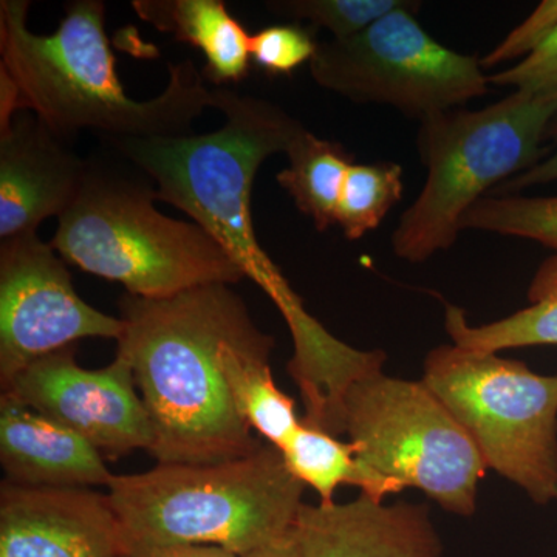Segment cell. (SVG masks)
Segmentation results:
<instances>
[{
  "mask_svg": "<svg viewBox=\"0 0 557 557\" xmlns=\"http://www.w3.org/2000/svg\"><path fill=\"white\" fill-rule=\"evenodd\" d=\"M121 357L129 362L163 465H207L249 456L263 445L234 399L225 357L258 329L244 299L226 284L164 299L120 300Z\"/></svg>",
  "mask_w": 557,
  "mask_h": 557,
  "instance_id": "obj_1",
  "label": "cell"
},
{
  "mask_svg": "<svg viewBox=\"0 0 557 557\" xmlns=\"http://www.w3.org/2000/svg\"><path fill=\"white\" fill-rule=\"evenodd\" d=\"M28 0L0 2V129L32 110L58 137L94 131L104 139L185 137L215 90L193 61L170 64V83L148 101L132 100L106 33V3L73 0L51 35L28 30Z\"/></svg>",
  "mask_w": 557,
  "mask_h": 557,
  "instance_id": "obj_2",
  "label": "cell"
},
{
  "mask_svg": "<svg viewBox=\"0 0 557 557\" xmlns=\"http://www.w3.org/2000/svg\"><path fill=\"white\" fill-rule=\"evenodd\" d=\"M225 115L219 131L203 135L106 139L157 185V199L188 214L274 304L292 333L293 357L324 354L333 335L304 307L256 237L251 194L260 164L287 152L306 129L284 109L260 98L215 89Z\"/></svg>",
  "mask_w": 557,
  "mask_h": 557,
  "instance_id": "obj_3",
  "label": "cell"
},
{
  "mask_svg": "<svg viewBox=\"0 0 557 557\" xmlns=\"http://www.w3.org/2000/svg\"><path fill=\"white\" fill-rule=\"evenodd\" d=\"M306 486L281 450L207 465H163L113 475L108 496L127 542L205 545L245 556L288 536Z\"/></svg>",
  "mask_w": 557,
  "mask_h": 557,
  "instance_id": "obj_4",
  "label": "cell"
},
{
  "mask_svg": "<svg viewBox=\"0 0 557 557\" xmlns=\"http://www.w3.org/2000/svg\"><path fill=\"white\" fill-rule=\"evenodd\" d=\"M149 180L135 166L131 172L87 160L83 186L58 219L51 247L70 265L116 282L138 298L164 299L244 281L208 231L156 208L157 189Z\"/></svg>",
  "mask_w": 557,
  "mask_h": 557,
  "instance_id": "obj_5",
  "label": "cell"
},
{
  "mask_svg": "<svg viewBox=\"0 0 557 557\" xmlns=\"http://www.w3.org/2000/svg\"><path fill=\"white\" fill-rule=\"evenodd\" d=\"M556 115L557 100L512 91L480 110L458 108L420 121L417 148L426 182L392 234L395 256L418 263L453 247L465 214L487 190L547 156Z\"/></svg>",
  "mask_w": 557,
  "mask_h": 557,
  "instance_id": "obj_6",
  "label": "cell"
},
{
  "mask_svg": "<svg viewBox=\"0 0 557 557\" xmlns=\"http://www.w3.org/2000/svg\"><path fill=\"white\" fill-rule=\"evenodd\" d=\"M341 435L357 449L361 494L383 502L417 487L453 515H474L490 468L423 380L392 379L383 369L359 376L343 398Z\"/></svg>",
  "mask_w": 557,
  "mask_h": 557,
  "instance_id": "obj_7",
  "label": "cell"
},
{
  "mask_svg": "<svg viewBox=\"0 0 557 557\" xmlns=\"http://www.w3.org/2000/svg\"><path fill=\"white\" fill-rule=\"evenodd\" d=\"M423 383L468 432L487 468L534 504L557 502V375L445 344L429 351Z\"/></svg>",
  "mask_w": 557,
  "mask_h": 557,
  "instance_id": "obj_8",
  "label": "cell"
},
{
  "mask_svg": "<svg viewBox=\"0 0 557 557\" xmlns=\"http://www.w3.org/2000/svg\"><path fill=\"white\" fill-rule=\"evenodd\" d=\"M418 7L405 2L351 38L319 42L310 62L314 83L418 121L483 97L490 78L482 61L432 38L417 21Z\"/></svg>",
  "mask_w": 557,
  "mask_h": 557,
  "instance_id": "obj_9",
  "label": "cell"
},
{
  "mask_svg": "<svg viewBox=\"0 0 557 557\" xmlns=\"http://www.w3.org/2000/svg\"><path fill=\"white\" fill-rule=\"evenodd\" d=\"M124 321L81 299L67 262L38 233L0 240V386L84 338L121 339Z\"/></svg>",
  "mask_w": 557,
  "mask_h": 557,
  "instance_id": "obj_10",
  "label": "cell"
},
{
  "mask_svg": "<svg viewBox=\"0 0 557 557\" xmlns=\"http://www.w3.org/2000/svg\"><path fill=\"white\" fill-rule=\"evenodd\" d=\"M28 408L76 432L102 456L149 450L152 426L129 362L120 354L106 368H81L75 346L22 370L2 388Z\"/></svg>",
  "mask_w": 557,
  "mask_h": 557,
  "instance_id": "obj_11",
  "label": "cell"
},
{
  "mask_svg": "<svg viewBox=\"0 0 557 557\" xmlns=\"http://www.w3.org/2000/svg\"><path fill=\"white\" fill-rule=\"evenodd\" d=\"M0 557H126V539L108 494L2 482Z\"/></svg>",
  "mask_w": 557,
  "mask_h": 557,
  "instance_id": "obj_12",
  "label": "cell"
},
{
  "mask_svg": "<svg viewBox=\"0 0 557 557\" xmlns=\"http://www.w3.org/2000/svg\"><path fill=\"white\" fill-rule=\"evenodd\" d=\"M87 160L35 113L17 112L0 129V240L38 233L78 196Z\"/></svg>",
  "mask_w": 557,
  "mask_h": 557,
  "instance_id": "obj_13",
  "label": "cell"
},
{
  "mask_svg": "<svg viewBox=\"0 0 557 557\" xmlns=\"http://www.w3.org/2000/svg\"><path fill=\"white\" fill-rule=\"evenodd\" d=\"M293 537L298 557H443L426 505H386L366 494L347 504H304Z\"/></svg>",
  "mask_w": 557,
  "mask_h": 557,
  "instance_id": "obj_14",
  "label": "cell"
},
{
  "mask_svg": "<svg viewBox=\"0 0 557 557\" xmlns=\"http://www.w3.org/2000/svg\"><path fill=\"white\" fill-rule=\"evenodd\" d=\"M0 463L11 485L109 486L104 456L76 432L9 394L0 395Z\"/></svg>",
  "mask_w": 557,
  "mask_h": 557,
  "instance_id": "obj_15",
  "label": "cell"
},
{
  "mask_svg": "<svg viewBox=\"0 0 557 557\" xmlns=\"http://www.w3.org/2000/svg\"><path fill=\"white\" fill-rule=\"evenodd\" d=\"M139 20L203 53L201 75L212 84L240 83L248 76L247 28L223 0H134Z\"/></svg>",
  "mask_w": 557,
  "mask_h": 557,
  "instance_id": "obj_16",
  "label": "cell"
},
{
  "mask_svg": "<svg viewBox=\"0 0 557 557\" xmlns=\"http://www.w3.org/2000/svg\"><path fill=\"white\" fill-rule=\"evenodd\" d=\"M528 307L491 324H469L467 314L446 306L445 327L453 344L500 354L509 348L557 346V251L539 265L528 287Z\"/></svg>",
  "mask_w": 557,
  "mask_h": 557,
  "instance_id": "obj_17",
  "label": "cell"
},
{
  "mask_svg": "<svg viewBox=\"0 0 557 557\" xmlns=\"http://www.w3.org/2000/svg\"><path fill=\"white\" fill-rule=\"evenodd\" d=\"M285 153L288 166L276 175L278 186L313 220L314 228L321 233L332 228L344 178L355 164L354 153L341 143L319 138L307 129L293 139Z\"/></svg>",
  "mask_w": 557,
  "mask_h": 557,
  "instance_id": "obj_18",
  "label": "cell"
},
{
  "mask_svg": "<svg viewBox=\"0 0 557 557\" xmlns=\"http://www.w3.org/2000/svg\"><path fill=\"white\" fill-rule=\"evenodd\" d=\"M350 442H341L321 429L300 423L282 448L288 471L302 483L317 491L321 504H333L341 485L364 487V475Z\"/></svg>",
  "mask_w": 557,
  "mask_h": 557,
  "instance_id": "obj_19",
  "label": "cell"
},
{
  "mask_svg": "<svg viewBox=\"0 0 557 557\" xmlns=\"http://www.w3.org/2000/svg\"><path fill=\"white\" fill-rule=\"evenodd\" d=\"M403 193L405 180L398 163L351 164L341 190L336 225L346 239H362L379 228L388 211L397 207Z\"/></svg>",
  "mask_w": 557,
  "mask_h": 557,
  "instance_id": "obj_20",
  "label": "cell"
},
{
  "mask_svg": "<svg viewBox=\"0 0 557 557\" xmlns=\"http://www.w3.org/2000/svg\"><path fill=\"white\" fill-rule=\"evenodd\" d=\"M460 230L520 237L557 251V196L483 197L465 214Z\"/></svg>",
  "mask_w": 557,
  "mask_h": 557,
  "instance_id": "obj_21",
  "label": "cell"
},
{
  "mask_svg": "<svg viewBox=\"0 0 557 557\" xmlns=\"http://www.w3.org/2000/svg\"><path fill=\"white\" fill-rule=\"evenodd\" d=\"M406 0H274L267 10L288 17L295 24L306 21L309 27L327 28L333 39H347L366 30L373 22L405 5Z\"/></svg>",
  "mask_w": 557,
  "mask_h": 557,
  "instance_id": "obj_22",
  "label": "cell"
},
{
  "mask_svg": "<svg viewBox=\"0 0 557 557\" xmlns=\"http://www.w3.org/2000/svg\"><path fill=\"white\" fill-rule=\"evenodd\" d=\"M319 42L314 28L300 24H277L262 28L249 38L251 61L269 75H292L313 60Z\"/></svg>",
  "mask_w": 557,
  "mask_h": 557,
  "instance_id": "obj_23",
  "label": "cell"
},
{
  "mask_svg": "<svg viewBox=\"0 0 557 557\" xmlns=\"http://www.w3.org/2000/svg\"><path fill=\"white\" fill-rule=\"evenodd\" d=\"M491 86L557 100V28L544 44L515 67L487 76Z\"/></svg>",
  "mask_w": 557,
  "mask_h": 557,
  "instance_id": "obj_24",
  "label": "cell"
},
{
  "mask_svg": "<svg viewBox=\"0 0 557 557\" xmlns=\"http://www.w3.org/2000/svg\"><path fill=\"white\" fill-rule=\"evenodd\" d=\"M557 28V0H544L519 27L483 57L482 67L494 69L505 62L519 60L534 53Z\"/></svg>",
  "mask_w": 557,
  "mask_h": 557,
  "instance_id": "obj_25",
  "label": "cell"
},
{
  "mask_svg": "<svg viewBox=\"0 0 557 557\" xmlns=\"http://www.w3.org/2000/svg\"><path fill=\"white\" fill-rule=\"evenodd\" d=\"M545 143H549L547 156L530 170L519 174L518 177L508 180L504 185L498 186L497 193H500V196H504V193L505 196L519 194L520 190L533 188V186L557 182V115L549 123Z\"/></svg>",
  "mask_w": 557,
  "mask_h": 557,
  "instance_id": "obj_26",
  "label": "cell"
},
{
  "mask_svg": "<svg viewBox=\"0 0 557 557\" xmlns=\"http://www.w3.org/2000/svg\"><path fill=\"white\" fill-rule=\"evenodd\" d=\"M126 557H242L228 549L205 545H149L126 541Z\"/></svg>",
  "mask_w": 557,
  "mask_h": 557,
  "instance_id": "obj_27",
  "label": "cell"
},
{
  "mask_svg": "<svg viewBox=\"0 0 557 557\" xmlns=\"http://www.w3.org/2000/svg\"><path fill=\"white\" fill-rule=\"evenodd\" d=\"M242 557H298V549H296L293 531L288 536L282 537L281 541L267 545V547L256 549V552Z\"/></svg>",
  "mask_w": 557,
  "mask_h": 557,
  "instance_id": "obj_28",
  "label": "cell"
}]
</instances>
